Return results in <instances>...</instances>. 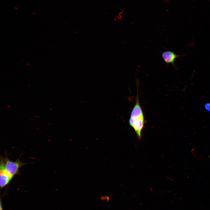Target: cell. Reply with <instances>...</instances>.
I'll list each match as a JSON object with an SVG mask.
<instances>
[{
	"label": "cell",
	"instance_id": "52a82bcc",
	"mask_svg": "<svg viewBox=\"0 0 210 210\" xmlns=\"http://www.w3.org/2000/svg\"><path fill=\"white\" fill-rule=\"evenodd\" d=\"M0 210H3V206L2 205L1 199H0Z\"/></svg>",
	"mask_w": 210,
	"mask_h": 210
},
{
	"label": "cell",
	"instance_id": "277c9868",
	"mask_svg": "<svg viewBox=\"0 0 210 210\" xmlns=\"http://www.w3.org/2000/svg\"><path fill=\"white\" fill-rule=\"evenodd\" d=\"M184 55H178L176 54L174 52L167 50L164 51L162 53V57L167 65L171 64L174 67L176 68L175 63L176 60Z\"/></svg>",
	"mask_w": 210,
	"mask_h": 210
},
{
	"label": "cell",
	"instance_id": "8992f818",
	"mask_svg": "<svg viewBox=\"0 0 210 210\" xmlns=\"http://www.w3.org/2000/svg\"><path fill=\"white\" fill-rule=\"evenodd\" d=\"M205 109L208 111L210 112V102H206L204 105Z\"/></svg>",
	"mask_w": 210,
	"mask_h": 210
},
{
	"label": "cell",
	"instance_id": "6da1fadb",
	"mask_svg": "<svg viewBox=\"0 0 210 210\" xmlns=\"http://www.w3.org/2000/svg\"><path fill=\"white\" fill-rule=\"evenodd\" d=\"M4 160L5 169L13 178L16 175L19 174L20 168L25 164L19 159H18L15 161L11 160L8 158L6 154L5 158H4Z\"/></svg>",
	"mask_w": 210,
	"mask_h": 210
},
{
	"label": "cell",
	"instance_id": "7a4b0ae2",
	"mask_svg": "<svg viewBox=\"0 0 210 210\" xmlns=\"http://www.w3.org/2000/svg\"><path fill=\"white\" fill-rule=\"evenodd\" d=\"M13 178L7 172L4 165V158L1 156L0 165V186L2 188L8 185Z\"/></svg>",
	"mask_w": 210,
	"mask_h": 210
},
{
	"label": "cell",
	"instance_id": "3957f363",
	"mask_svg": "<svg viewBox=\"0 0 210 210\" xmlns=\"http://www.w3.org/2000/svg\"><path fill=\"white\" fill-rule=\"evenodd\" d=\"M142 114H143V113L139 104L138 94L137 93L136 98V104L131 112L129 120V123L130 126L132 127L135 120Z\"/></svg>",
	"mask_w": 210,
	"mask_h": 210
},
{
	"label": "cell",
	"instance_id": "5b68a950",
	"mask_svg": "<svg viewBox=\"0 0 210 210\" xmlns=\"http://www.w3.org/2000/svg\"><path fill=\"white\" fill-rule=\"evenodd\" d=\"M145 123L144 114H142L137 118L134 120L132 127L134 129L137 138L141 139L142 131Z\"/></svg>",
	"mask_w": 210,
	"mask_h": 210
}]
</instances>
